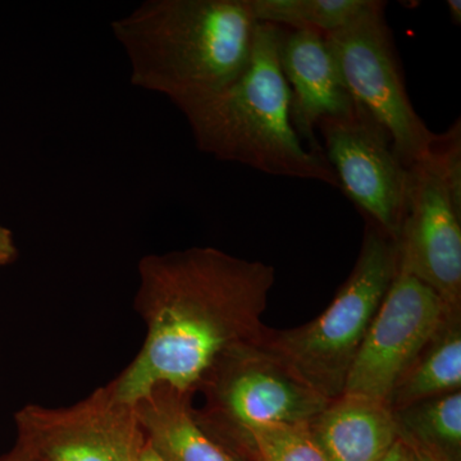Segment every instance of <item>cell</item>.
<instances>
[{
  "label": "cell",
  "instance_id": "3",
  "mask_svg": "<svg viewBox=\"0 0 461 461\" xmlns=\"http://www.w3.org/2000/svg\"><path fill=\"white\" fill-rule=\"evenodd\" d=\"M281 35L282 27L258 23L250 59L239 77L178 111L199 150L215 159L339 190L324 154L306 147L294 127L290 89L278 60Z\"/></svg>",
  "mask_w": 461,
  "mask_h": 461
},
{
  "label": "cell",
  "instance_id": "23",
  "mask_svg": "<svg viewBox=\"0 0 461 461\" xmlns=\"http://www.w3.org/2000/svg\"><path fill=\"white\" fill-rule=\"evenodd\" d=\"M448 12H450L451 20L454 25L460 26L461 23V2L460 0H447Z\"/></svg>",
  "mask_w": 461,
  "mask_h": 461
},
{
  "label": "cell",
  "instance_id": "4",
  "mask_svg": "<svg viewBox=\"0 0 461 461\" xmlns=\"http://www.w3.org/2000/svg\"><path fill=\"white\" fill-rule=\"evenodd\" d=\"M399 269V244L369 222L350 277L321 317L281 333L269 354L326 399L341 397L366 332Z\"/></svg>",
  "mask_w": 461,
  "mask_h": 461
},
{
  "label": "cell",
  "instance_id": "22",
  "mask_svg": "<svg viewBox=\"0 0 461 461\" xmlns=\"http://www.w3.org/2000/svg\"><path fill=\"white\" fill-rule=\"evenodd\" d=\"M136 461H166L160 456V454L158 453L156 448L153 447L149 441H145L144 446H142L140 454H139L138 460Z\"/></svg>",
  "mask_w": 461,
  "mask_h": 461
},
{
  "label": "cell",
  "instance_id": "19",
  "mask_svg": "<svg viewBox=\"0 0 461 461\" xmlns=\"http://www.w3.org/2000/svg\"><path fill=\"white\" fill-rule=\"evenodd\" d=\"M381 461H409V446L400 437Z\"/></svg>",
  "mask_w": 461,
  "mask_h": 461
},
{
  "label": "cell",
  "instance_id": "12",
  "mask_svg": "<svg viewBox=\"0 0 461 461\" xmlns=\"http://www.w3.org/2000/svg\"><path fill=\"white\" fill-rule=\"evenodd\" d=\"M311 429L329 461H381L400 438L393 409L359 396L339 397Z\"/></svg>",
  "mask_w": 461,
  "mask_h": 461
},
{
  "label": "cell",
  "instance_id": "15",
  "mask_svg": "<svg viewBox=\"0 0 461 461\" xmlns=\"http://www.w3.org/2000/svg\"><path fill=\"white\" fill-rule=\"evenodd\" d=\"M371 0H247L258 23L330 35L344 29Z\"/></svg>",
  "mask_w": 461,
  "mask_h": 461
},
{
  "label": "cell",
  "instance_id": "2",
  "mask_svg": "<svg viewBox=\"0 0 461 461\" xmlns=\"http://www.w3.org/2000/svg\"><path fill=\"white\" fill-rule=\"evenodd\" d=\"M258 23L247 0H147L112 23L130 83L180 109L244 71Z\"/></svg>",
  "mask_w": 461,
  "mask_h": 461
},
{
  "label": "cell",
  "instance_id": "10",
  "mask_svg": "<svg viewBox=\"0 0 461 461\" xmlns=\"http://www.w3.org/2000/svg\"><path fill=\"white\" fill-rule=\"evenodd\" d=\"M399 268L441 297L450 313L461 299V206L435 163L411 167L408 206L399 240Z\"/></svg>",
  "mask_w": 461,
  "mask_h": 461
},
{
  "label": "cell",
  "instance_id": "16",
  "mask_svg": "<svg viewBox=\"0 0 461 461\" xmlns=\"http://www.w3.org/2000/svg\"><path fill=\"white\" fill-rule=\"evenodd\" d=\"M400 437L446 460L461 446V393L433 397L395 412Z\"/></svg>",
  "mask_w": 461,
  "mask_h": 461
},
{
  "label": "cell",
  "instance_id": "14",
  "mask_svg": "<svg viewBox=\"0 0 461 461\" xmlns=\"http://www.w3.org/2000/svg\"><path fill=\"white\" fill-rule=\"evenodd\" d=\"M460 387L461 336L460 330L454 329L406 373L391 396L390 406L402 411L433 397L456 393Z\"/></svg>",
  "mask_w": 461,
  "mask_h": 461
},
{
  "label": "cell",
  "instance_id": "1",
  "mask_svg": "<svg viewBox=\"0 0 461 461\" xmlns=\"http://www.w3.org/2000/svg\"><path fill=\"white\" fill-rule=\"evenodd\" d=\"M138 272L133 305L147 332L111 381L121 402L156 386L191 395L224 357L259 345L273 267L205 247L148 254Z\"/></svg>",
  "mask_w": 461,
  "mask_h": 461
},
{
  "label": "cell",
  "instance_id": "8",
  "mask_svg": "<svg viewBox=\"0 0 461 461\" xmlns=\"http://www.w3.org/2000/svg\"><path fill=\"white\" fill-rule=\"evenodd\" d=\"M318 130L339 190L366 221L397 241L408 206L411 168L403 165L390 133L360 105L348 117L321 121Z\"/></svg>",
  "mask_w": 461,
  "mask_h": 461
},
{
  "label": "cell",
  "instance_id": "5",
  "mask_svg": "<svg viewBox=\"0 0 461 461\" xmlns=\"http://www.w3.org/2000/svg\"><path fill=\"white\" fill-rule=\"evenodd\" d=\"M384 9L386 3L371 0L348 25L324 38L351 96L390 133L411 168L429 157L438 133L430 131L409 99Z\"/></svg>",
  "mask_w": 461,
  "mask_h": 461
},
{
  "label": "cell",
  "instance_id": "6",
  "mask_svg": "<svg viewBox=\"0 0 461 461\" xmlns=\"http://www.w3.org/2000/svg\"><path fill=\"white\" fill-rule=\"evenodd\" d=\"M447 306L415 276L397 269L350 371L342 395L366 397L390 405L391 396L435 341Z\"/></svg>",
  "mask_w": 461,
  "mask_h": 461
},
{
  "label": "cell",
  "instance_id": "11",
  "mask_svg": "<svg viewBox=\"0 0 461 461\" xmlns=\"http://www.w3.org/2000/svg\"><path fill=\"white\" fill-rule=\"evenodd\" d=\"M278 60L290 89L291 120L297 135L312 151L324 154L315 136L318 124L348 117L359 107L329 42L320 32L282 27Z\"/></svg>",
  "mask_w": 461,
  "mask_h": 461
},
{
  "label": "cell",
  "instance_id": "9",
  "mask_svg": "<svg viewBox=\"0 0 461 461\" xmlns=\"http://www.w3.org/2000/svg\"><path fill=\"white\" fill-rule=\"evenodd\" d=\"M256 348L224 357L205 379L202 388L211 396L214 414L241 432L312 423L330 400L271 354V359L259 357Z\"/></svg>",
  "mask_w": 461,
  "mask_h": 461
},
{
  "label": "cell",
  "instance_id": "20",
  "mask_svg": "<svg viewBox=\"0 0 461 461\" xmlns=\"http://www.w3.org/2000/svg\"><path fill=\"white\" fill-rule=\"evenodd\" d=\"M406 444L409 446V461H447L430 453L426 448L420 447V446L411 444V442H406Z\"/></svg>",
  "mask_w": 461,
  "mask_h": 461
},
{
  "label": "cell",
  "instance_id": "17",
  "mask_svg": "<svg viewBox=\"0 0 461 461\" xmlns=\"http://www.w3.org/2000/svg\"><path fill=\"white\" fill-rule=\"evenodd\" d=\"M257 461H329L311 423L242 430Z\"/></svg>",
  "mask_w": 461,
  "mask_h": 461
},
{
  "label": "cell",
  "instance_id": "21",
  "mask_svg": "<svg viewBox=\"0 0 461 461\" xmlns=\"http://www.w3.org/2000/svg\"><path fill=\"white\" fill-rule=\"evenodd\" d=\"M0 461H36L33 459L32 455L23 447V445L18 444L16 441V445L12 448L9 453L3 455L0 457Z\"/></svg>",
  "mask_w": 461,
  "mask_h": 461
},
{
  "label": "cell",
  "instance_id": "18",
  "mask_svg": "<svg viewBox=\"0 0 461 461\" xmlns=\"http://www.w3.org/2000/svg\"><path fill=\"white\" fill-rule=\"evenodd\" d=\"M18 250L14 230L0 223V268L7 267L17 260Z\"/></svg>",
  "mask_w": 461,
  "mask_h": 461
},
{
  "label": "cell",
  "instance_id": "13",
  "mask_svg": "<svg viewBox=\"0 0 461 461\" xmlns=\"http://www.w3.org/2000/svg\"><path fill=\"white\" fill-rule=\"evenodd\" d=\"M190 396L156 386L135 403L149 444L166 461H242L202 426Z\"/></svg>",
  "mask_w": 461,
  "mask_h": 461
},
{
  "label": "cell",
  "instance_id": "7",
  "mask_svg": "<svg viewBox=\"0 0 461 461\" xmlns=\"http://www.w3.org/2000/svg\"><path fill=\"white\" fill-rule=\"evenodd\" d=\"M14 423L36 461H136L147 441L135 405L121 402L111 382L72 405L23 406Z\"/></svg>",
  "mask_w": 461,
  "mask_h": 461
}]
</instances>
